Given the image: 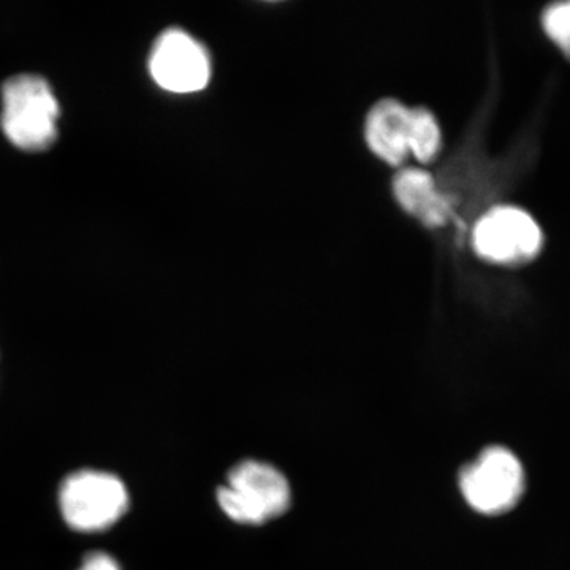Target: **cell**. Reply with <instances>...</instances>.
Instances as JSON below:
<instances>
[{"mask_svg":"<svg viewBox=\"0 0 570 570\" xmlns=\"http://www.w3.org/2000/svg\"><path fill=\"white\" fill-rule=\"evenodd\" d=\"M527 469L515 450L489 445L461 469L459 487L469 508L487 519L515 512L527 494Z\"/></svg>","mask_w":570,"mask_h":570,"instance_id":"obj_1","label":"cell"},{"mask_svg":"<svg viewBox=\"0 0 570 570\" xmlns=\"http://www.w3.org/2000/svg\"><path fill=\"white\" fill-rule=\"evenodd\" d=\"M61 115L50 82L39 75H17L2 86V130L22 151H43L58 137Z\"/></svg>","mask_w":570,"mask_h":570,"instance_id":"obj_2","label":"cell"},{"mask_svg":"<svg viewBox=\"0 0 570 570\" xmlns=\"http://www.w3.org/2000/svg\"><path fill=\"white\" fill-rule=\"evenodd\" d=\"M217 502L232 521L261 527L279 519L291 508L292 490L283 472L261 461H243L232 469Z\"/></svg>","mask_w":570,"mask_h":570,"instance_id":"obj_3","label":"cell"},{"mask_svg":"<svg viewBox=\"0 0 570 570\" xmlns=\"http://www.w3.org/2000/svg\"><path fill=\"white\" fill-rule=\"evenodd\" d=\"M59 505L71 530L105 531L129 509V491L116 475L86 469L63 480Z\"/></svg>","mask_w":570,"mask_h":570,"instance_id":"obj_4","label":"cell"},{"mask_svg":"<svg viewBox=\"0 0 570 570\" xmlns=\"http://www.w3.org/2000/svg\"><path fill=\"white\" fill-rule=\"evenodd\" d=\"M472 246L490 264L527 265L542 253L543 232L538 220L519 206H497L475 224Z\"/></svg>","mask_w":570,"mask_h":570,"instance_id":"obj_5","label":"cell"},{"mask_svg":"<svg viewBox=\"0 0 570 570\" xmlns=\"http://www.w3.org/2000/svg\"><path fill=\"white\" fill-rule=\"evenodd\" d=\"M149 71L165 91L190 94L208 85L212 66L208 52L197 40L179 29H170L154 43Z\"/></svg>","mask_w":570,"mask_h":570,"instance_id":"obj_6","label":"cell"},{"mask_svg":"<svg viewBox=\"0 0 570 570\" xmlns=\"http://www.w3.org/2000/svg\"><path fill=\"white\" fill-rule=\"evenodd\" d=\"M409 108L397 100H381L371 108L366 119V141L371 151L389 165L406 159Z\"/></svg>","mask_w":570,"mask_h":570,"instance_id":"obj_7","label":"cell"},{"mask_svg":"<svg viewBox=\"0 0 570 570\" xmlns=\"http://www.w3.org/2000/svg\"><path fill=\"white\" fill-rule=\"evenodd\" d=\"M393 193L404 212L426 227H441L450 217V204L438 193L433 176L420 168H404L393 181Z\"/></svg>","mask_w":570,"mask_h":570,"instance_id":"obj_8","label":"cell"},{"mask_svg":"<svg viewBox=\"0 0 570 570\" xmlns=\"http://www.w3.org/2000/svg\"><path fill=\"white\" fill-rule=\"evenodd\" d=\"M409 153L414 154L419 163L428 164L441 149V129L433 112L425 108L409 110L407 130Z\"/></svg>","mask_w":570,"mask_h":570,"instance_id":"obj_9","label":"cell"},{"mask_svg":"<svg viewBox=\"0 0 570 570\" xmlns=\"http://www.w3.org/2000/svg\"><path fill=\"white\" fill-rule=\"evenodd\" d=\"M542 28L551 43L570 61V0L547 7L542 13Z\"/></svg>","mask_w":570,"mask_h":570,"instance_id":"obj_10","label":"cell"},{"mask_svg":"<svg viewBox=\"0 0 570 570\" xmlns=\"http://www.w3.org/2000/svg\"><path fill=\"white\" fill-rule=\"evenodd\" d=\"M78 570H121L118 562L112 560L107 553H91L82 561L81 568Z\"/></svg>","mask_w":570,"mask_h":570,"instance_id":"obj_11","label":"cell"}]
</instances>
